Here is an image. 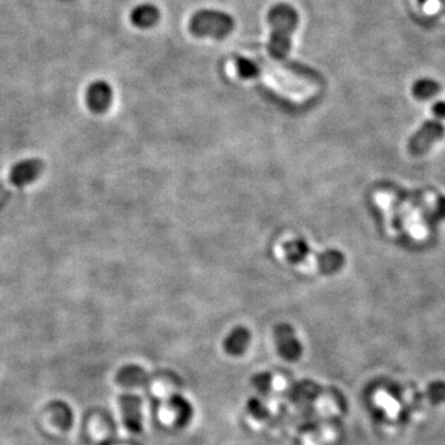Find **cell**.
<instances>
[{
    "mask_svg": "<svg viewBox=\"0 0 445 445\" xmlns=\"http://www.w3.org/2000/svg\"><path fill=\"white\" fill-rule=\"evenodd\" d=\"M267 23L271 26L269 54L275 60H285L290 54L292 36L300 24L298 11L286 3L276 4L267 13Z\"/></svg>",
    "mask_w": 445,
    "mask_h": 445,
    "instance_id": "6da1fadb",
    "label": "cell"
},
{
    "mask_svg": "<svg viewBox=\"0 0 445 445\" xmlns=\"http://www.w3.org/2000/svg\"><path fill=\"white\" fill-rule=\"evenodd\" d=\"M286 260L295 266L313 265L323 275H334L346 265V256L336 249L313 252L305 239H293L284 244Z\"/></svg>",
    "mask_w": 445,
    "mask_h": 445,
    "instance_id": "7a4b0ae2",
    "label": "cell"
},
{
    "mask_svg": "<svg viewBox=\"0 0 445 445\" xmlns=\"http://www.w3.org/2000/svg\"><path fill=\"white\" fill-rule=\"evenodd\" d=\"M236 28L234 18L226 11L200 9L190 20V31L195 37H210L223 40L231 35Z\"/></svg>",
    "mask_w": 445,
    "mask_h": 445,
    "instance_id": "3957f363",
    "label": "cell"
},
{
    "mask_svg": "<svg viewBox=\"0 0 445 445\" xmlns=\"http://www.w3.org/2000/svg\"><path fill=\"white\" fill-rule=\"evenodd\" d=\"M445 136V128L439 119H430L420 126L408 141L407 149L410 155L420 156L428 152L430 147Z\"/></svg>",
    "mask_w": 445,
    "mask_h": 445,
    "instance_id": "277c9868",
    "label": "cell"
},
{
    "mask_svg": "<svg viewBox=\"0 0 445 445\" xmlns=\"http://www.w3.org/2000/svg\"><path fill=\"white\" fill-rule=\"evenodd\" d=\"M274 336L277 351L285 360L295 362L300 359L303 348L300 339L295 336V329L290 324L280 323L276 325Z\"/></svg>",
    "mask_w": 445,
    "mask_h": 445,
    "instance_id": "5b68a950",
    "label": "cell"
},
{
    "mask_svg": "<svg viewBox=\"0 0 445 445\" xmlns=\"http://www.w3.org/2000/svg\"><path fill=\"white\" fill-rule=\"evenodd\" d=\"M123 422L126 429L134 434L142 432V401L134 394H123L119 397Z\"/></svg>",
    "mask_w": 445,
    "mask_h": 445,
    "instance_id": "8992f818",
    "label": "cell"
},
{
    "mask_svg": "<svg viewBox=\"0 0 445 445\" xmlns=\"http://www.w3.org/2000/svg\"><path fill=\"white\" fill-rule=\"evenodd\" d=\"M87 105L95 114H103L113 103V88L105 80H95L85 90Z\"/></svg>",
    "mask_w": 445,
    "mask_h": 445,
    "instance_id": "52a82bcc",
    "label": "cell"
},
{
    "mask_svg": "<svg viewBox=\"0 0 445 445\" xmlns=\"http://www.w3.org/2000/svg\"><path fill=\"white\" fill-rule=\"evenodd\" d=\"M44 162L39 159H29V160L18 162L11 171V182L16 187H25L35 182L39 176L44 171Z\"/></svg>",
    "mask_w": 445,
    "mask_h": 445,
    "instance_id": "ba28073f",
    "label": "cell"
},
{
    "mask_svg": "<svg viewBox=\"0 0 445 445\" xmlns=\"http://www.w3.org/2000/svg\"><path fill=\"white\" fill-rule=\"evenodd\" d=\"M250 330L245 327H236L231 330L229 336L224 341V350L231 356H239L245 353L248 346H250Z\"/></svg>",
    "mask_w": 445,
    "mask_h": 445,
    "instance_id": "9c48e42d",
    "label": "cell"
},
{
    "mask_svg": "<svg viewBox=\"0 0 445 445\" xmlns=\"http://www.w3.org/2000/svg\"><path fill=\"white\" fill-rule=\"evenodd\" d=\"M160 18L159 8L147 3L135 6L130 14L133 25H135L139 29H150L160 21Z\"/></svg>",
    "mask_w": 445,
    "mask_h": 445,
    "instance_id": "30bf717a",
    "label": "cell"
},
{
    "mask_svg": "<svg viewBox=\"0 0 445 445\" xmlns=\"http://www.w3.org/2000/svg\"><path fill=\"white\" fill-rule=\"evenodd\" d=\"M116 382L124 387H141L149 384V375L140 366H124L116 374Z\"/></svg>",
    "mask_w": 445,
    "mask_h": 445,
    "instance_id": "8fae6325",
    "label": "cell"
},
{
    "mask_svg": "<svg viewBox=\"0 0 445 445\" xmlns=\"http://www.w3.org/2000/svg\"><path fill=\"white\" fill-rule=\"evenodd\" d=\"M169 410L175 415L176 422L180 425H185L190 423L193 415V408L190 402L181 395H172L167 401Z\"/></svg>",
    "mask_w": 445,
    "mask_h": 445,
    "instance_id": "7c38bea8",
    "label": "cell"
},
{
    "mask_svg": "<svg viewBox=\"0 0 445 445\" xmlns=\"http://www.w3.org/2000/svg\"><path fill=\"white\" fill-rule=\"evenodd\" d=\"M440 92V85L438 82L430 78H422L417 80L412 87V93L418 100H428Z\"/></svg>",
    "mask_w": 445,
    "mask_h": 445,
    "instance_id": "4fadbf2b",
    "label": "cell"
},
{
    "mask_svg": "<svg viewBox=\"0 0 445 445\" xmlns=\"http://www.w3.org/2000/svg\"><path fill=\"white\" fill-rule=\"evenodd\" d=\"M236 65L238 75L244 80H254L260 75V67L255 61L245 59V57H238L236 60Z\"/></svg>",
    "mask_w": 445,
    "mask_h": 445,
    "instance_id": "5bb4252c",
    "label": "cell"
},
{
    "mask_svg": "<svg viewBox=\"0 0 445 445\" xmlns=\"http://www.w3.org/2000/svg\"><path fill=\"white\" fill-rule=\"evenodd\" d=\"M246 410L250 413L252 418L257 420H264L269 417L270 412L265 403L259 398H250L246 403Z\"/></svg>",
    "mask_w": 445,
    "mask_h": 445,
    "instance_id": "9a60e30c",
    "label": "cell"
},
{
    "mask_svg": "<svg viewBox=\"0 0 445 445\" xmlns=\"http://www.w3.org/2000/svg\"><path fill=\"white\" fill-rule=\"evenodd\" d=\"M251 384L260 394H269L271 390V386H272V376L269 372L256 374L251 379Z\"/></svg>",
    "mask_w": 445,
    "mask_h": 445,
    "instance_id": "2e32d148",
    "label": "cell"
},
{
    "mask_svg": "<svg viewBox=\"0 0 445 445\" xmlns=\"http://www.w3.org/2000/svg\"><path fill=\"white\" fill-rule=\"evenodd\" d=\"M432 113L434 116L435 119H439V121H444L445 119V102H438L433 105L432 108Z\"/></svg>",
    "mask_w": 445,
    "mask_h": 445,
    "instance_id": "e0dca14e",
    "label": "cell"
}]
</instances>
